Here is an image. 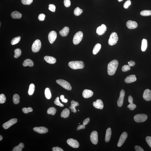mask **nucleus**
Returning a JSON list of instances; mask_svg holds the SVG:
<instances>
[{
    "label": "nucleus",
    "mask_w": 151,
    "mask_h": 151,
    "mask_svg": "<svg viewBox=\"0 0 151 151\" xmlns=\"http://www.w3.org/2000/svg\"><path fill=\"white\" fill-rule=\"evenodd\" d=\"M118 62L116 60H114L110 62L107 66V73L109 75L115 74L118 65Z\"/></svg>",
    "instance_id": "nucleus-1"
},
{
    "label": "nucleus",
    "mask_w": 151,
    "mask_h": 151,
    "mask_svg": "<svg viewBox=\"0 0 151 151\" xmlns=\"http://www.w3.org/2000/svg\"><path fill=\"white\" fill-rule=\"evenodd\" d=\"M68 65L73 70H77L83 69L85 65L83 62L82 61H74L70 62Z\"/></svg>",
    "instance_id": "nucleus-2"
},
{
    "label": "nucleus",
    "mask_w": 151,
    "mask_h": 151,
    "mask_svg": "<svg viewBox=\"0 0 151 151\" xmlns=\"http://www.w3.org/2000/svg\"><path fill=\"white\" fill-rule=\"evenodd\" d=\"M83 37V34L81 31L78 32L74 36L73 42L74 44L77 45L82 41Z\"/></svg>",
    "instance_id": "nucleus-3"
},
{
    "label": "nucleus",
    "mask_w": 151,
    "mask_h": 151,
    "mask_svg": "<svg viewBox=\"0 0 151 151\" xmlns=\"http://www.w3.org/2000/svg\"><path fill=\"white\" fill-rule=\"evenodd\" d=\"M118 40V37L116 33L114 32L110 35L108 40L109 44L113 46L116 44Z\"/></svg>",
    "instance_id": "nucleus-4"
},
{
    "label": "nucleus",
    "mask_w": 151,
    "mask_h": 151,
    "mask_svg": "<svg viewBox=\"0 0 151 151\" xmlns=\"http://www.w3.org/2000/svg\"><path fill=\"white\" fill-rule=\"evenodd\" d=\"M57 83L61 86L63 88L68 90H72V87L70 84L66 81L60 79L56 80Z\"/></svg>",
    "instance_id": "nucleus-5"
},
{
    "label": "nucleus",
    "mask_w": 151,
    "mask_h": 151,
    "mask_svg": "<svg viewBox=\"0 0 151 151\" xmlns=\"http://www.w3.org/2000/svg\"><path fill=\"white\" fill-rule=\"evenodd\" d=\"M41 41L39 40H36L34 42L32 45V51L34 53H36L39 51L41 49Z\"/></svg>",
    "instance_id": "nucleus-6"
},
{
    "label": "nucleus",
    "mask_w": 151,
    "mask_h": 151,
    "mask_svg": "<svg viewBox=\"0 0 151 151\" xmlns=\"http://www.w3.org/2000/svg\"><path fill=\"white\" fill-rule=\"evenodd\" d=\"M147 118V115L145 114H139L134 116V119L137 122H145Z\"/></svg>",
    "instance_id": "nucleus-7"
},
{
    "label": "nucleus",
    "mask_w": 151,
    "mask_h": 151,
    "mask_svg": "<svg viewBox=\"0 0 151 151\" xmlns=\"http://www.w3.org/2000/svg\"><path fill=\"white\" fill-rule=\"evenodd\" d=\"M90 139L93 144L96 145L98 142V134L96 131L92 132L90 135Z\"/></svg>",
    "instance_id": "nucleus-8"
},
{
    "label": "nucleus",
    "mask_w": 151,
    "mask_h": 151,
    "mask_svg": "<svg viewBox=\"0 0 151 151\" xmlns=\"http://www.w3.org/2000/svg\"><path fill=\"white\" fill-rule=\"evenodd\" d=\"M67 143L74 148H78L79 146V144L76 140L73 139H70L67 140Z\"/></svg>",
    "instance_id": "nucleus-9"
},
{
    "label": "nucleus",
    "mask_w": 151,
    "mask_h": 151,
    "mask_svg": "<svg viewBox=\"0 0 151 151\" xmlns=\"http://www.w3.org/2000/svg\"><path fill=\"white\" fill-rule=\"evenodd\" d=\"M17 122V120L16 118L12 119L8 122L3 124V127L5 129H7L9 128L11 126L16 124Z\"/></svg>",
    "instance_id": "nucleus-10"
},
{
    "label": "nucleus",
    "mask_w": 151,
    "mask_h": 151,
    "mask_svg": "<svg viewBox=\"0 0 151 151\" xmlns=\"http://www.w3.org/2000/svg\"><path fill=\"white\" fill-rule=\"evenodd\" d=\"M128 136V134L126 132H124L121 135L120 138L117 144V146L120 147L125 142Z\"/></svg>",
    "instance_id": "nucleus-11"
},
{
    "label": "nucleus",
    "mask_w": 151,
    "mask_h": 151,
    "mask_svg": "<svg viewBox=\"0 0 151 151\" xmlns=\"http://www.w3.org/2000/svg\"><path fill=\"white\" fill-rule=\"evenodd\" d=\"M125 95V91L123 90H122L120 92V97L117 101V105L119 107H122L123 105Z\"/></svg>",
    "instance_id": "nucleus-12"
},
{
    "label": "nucleus",
    "mask_w": 151,
    "mask_h": 151,
    "mask_svg": "<svg viewBox=\"0 0 151 151\" xmlns=\"http://www.w3.org/2000/svg\"><path fill=\"white\" fill-rule=\"evenodd\" d=\"M57 38V33L56 32L53 31L49 34L48 39L50 43L52 44Z\"/></svg>",
    "instance_id": "nucleus-13"
},
{
    "label": "nucleus",
    "mask_w": 151,
    "mask_h": 151,
    "mask_svg": "<svg viewBox=\"0 0 151 151\" xmlns=\"http://www.w3.org/2000/svg\"><path fill=\"white\" fill-rule=\"evenodd\" d=\"M143 97L146 101H150L151 100V91L147 89L144 92Z\"/></svg>",
    "instance_id": "nucleus-14"
},
{
    "label": "nucleus",
    "mask_w": 151,
    "mask_h": 151,
    "mask_svg": "<svg viewBox=\"0 0 151 151\" xmlns=\"http://www.w3.org/2000/svg\"><path fill=\"white\" fill-rule=\"evenodd\" d=\"M107 29V27L104 24H102L101 26L97 28L96 33L98 35H101L105 33Z\"/></svg>",
    "instance_id": "nucleus-15"
},
{
    "label": "nucleus",
    "mask_w": 151,
    "mask_h": 151,
    "mask_svg": "<svg viewBox=\"0 0 151 151\" xmlns=\"http://www.w3.org/2000/svg\"><path fill=\"white\" fill-rule=\"evenodd\" d=\"M35 132L40 134H44L48 132L47 128L43 127H35L33 128Z\"/></svg>",
    "instance_id": "nucleus-16"
},
{
    "label": "nucleus",
    "mask_w": 151,
    "mask_h": 151,
    "mask_svg": "<svg viewBox=\"0 0 151 151\" xmlns=\"http://www.w3.org/2000/svg\"><path fill=\"white\" fill-rule=\"evenodd\" d=\"M93 105L95 108L102 110L104 107L103 102L100 99H98L96 102H93Z\"/></svg>",
    "instance_id": "nucleus-17"
},
{
    "label": "nucleus",
    "mask_w": 151,
    "mask_h": 151,
    "mask_svg": "<svg viewBox=\"0 0 151 151\" xmlns=\"http://www.w3.org/2000/svg\"><path fill=\"white\" fill-rule=\"evenodd\" d=\"M126 25L127 28L130 29L136 28L138 26L137 23L136 22L131 20H129L127 22Z\"/></svg>",
    "instance_id": "nucleus-18"
},
{
    "label": "nucleus",
    "mask_w": 151,
    "mask_h": 151,
    "mask_svg": "<svg viewBox=\"0 0 151 151\" xmlns=\"http://www.w3.org/2000/svg\"><path fill=\"white\" fill-rule=\"evenodd\" d=\"M93 93L92 91L88 89L83 90L82 93L83 97L85 98H88L92 97L93 95Z\"/></svg>",
    "instance_id": "nucleus-19"
},
{
    "label": "nucleus",
    "mask_w": 151,
    "mask_h": 151,
    "mask_svg": "<svg viewBox=\"0 0 151 151\" xmlns=\"http://www.w3.org/2000/svg\"><path fill=\"white\" fill-rule=\"evenodd\" d=\"M137 80L135 75H131L128 76L125 79V81L126 83H129L135 82Z\"/></svg>",
    "instance_id": "nucleus-20"
},
{
    "label": "nucleus",
    "mask_w": 151,
    "mask_h": 151,
    "mask_svg": "<svg viewBox=\"0 0 151 151\" xmlns=\"http://www.w3.org/2000/svg\"><path fill=\"white\" fill-rule=\"evenodd\" d=\"M44 59L47 63L51 64H53L56 63V59L51 56H45L44 57Z\"/></svg>",
    "instance_id": "nucleus-21"
},
{
    "label": "nucleus",
    "mask_w": 151,
    "mask_h": 151,
    "mask_svg": "<svg viewBox=\"0 0 151 151\" xmlns=\"http://www.w3.org/2000/svg\"><path fill=\"white\" fill-rule=\"evenodd\" d=\"M112 131L111 129L110 128H109L107 129L105 138V141L106 142H108L110 140L111 137Z\"/></svg>",
    "instance_id": "nucleus-22"
},
{
    "label": "nucleus",
    "mask_w": 151,
    "mask_h": 151,
    "mask_svg": "<svg viewBox=\"0 0 151 151\" xmlns=\"http://www.w3.org/2000/svg\"><path fill=\"white\" fill-rule=\"evenodd\" d=\"M69 30V28L68 27H65L59 31V34L62 36H66L68 35Z\"/></svg>",
    "instance_id": "nucleus-23"
},
{
    "label": "nucleus",
    "mask_w": 151,
    "mask_h": 151,
    "mask_svg": "<svg viewBox=\"0 0 151 151\" xmlns=\"http://www.w3.org/2000/svg\"><path fill=\"white\" fill-rule=\"evenodd\" d=\"M71 103V106L70 107V109H71L72 112H73L74 113H76L77 110L75 107L79 105V103L78 102H75L74 100H72Z\"/></svg>",
    "instance_id": "nucleus-24"
},
{
    "label": "nucleus",
    "mask_w": 151,
    "mask_h": 151,
    "mask_svg": "<svg viewBox=\"0 0 151 151\" xmlns=\"http://www.w3.org/2000/svg\"><path fill=\"white\" fill-rule=\"evenodd\" d=\"M12 18L14 19H20L22 17V14L18 12L14 11L12 12L11 14Z\"/></svg>",
    "instance_id": "nucleus-25"
},
{
    "label": "nucleus",
    "mask_w": 151,
    "mask_h": 151,
    "mask_svg": "<svg viewBox=\"0 0 151 151\" xmlns=\"http://www.w3.org/2000/svg\"><path fill=\"white\" fill-rule=\"evenodd\" d=\"M70 114V110L68 108H65L62 111L61 116L63 118H67L69 116Z\"/></svg>",
    "instance_id": "nucleus-26"
},
{
    "label": "nucleus",
    "mask_w": 151,
    "mask_h": 151,
    "mask_svg": "<svg viewBox=\"0 0 151 151\" xmlns=\"http://www.w3.org/2000/svg\"><path fill=\"white\" fill-rule=\"evenodd\" d=\"M23 65L24 67H33L34 65V63L31 60L29 59H27L25 60L23 62Z\"/></svg>",
    "instance_id": "nucleus-27"
},
{
    "label": "nucleus",
    "mask_w": 151,
    "mask_h": 151,
    "mask_svg": "<svg viewBox=\"0 0 151 151\" xmlns=\"http://www.w3.org/2000/svg\"><path fill=\"white\" fill-rule=\"evenodd\" d=\"M101 45L99 43H97L95 45L93 50V53L94 55L98 53L101 48Z\"/></svg>",
    "instance_id": "nucleus-28"
},
{
    "label": "nucleus",
    "mask_w": 151,
    "mask_h": 151,
    "mask_svg": "<svg viewBox=\"0 0 151 151\" xmlns=\"http://www.w3.org/2000/svg\"><path fill=\"white\" fill-rule=\"evenodd\" d=\"M147 46V41L146 39H143L142 42L141 49L142 52L145 51Z\"/></svg>",
    "instance_id": "nucleus-29"
},
{
    "label": "nucleus",
    "mask_w": 151,
    "mask_h": 151,
    "mask_svg": "<svg viewBox=\"0 0 151 151\" xmlns=\"http://www.w3.org/2000/svg\"><path fill=\"white\" fill-rule=\"evenodd\" d=\"M35 85L33 83L29 85V89L28 91L29 95H31L34 93L35 90Z\"/></svg>",
    "instance_id": "nucleus-30"
},
{
    "label": "nucleus",
    "mask_w": 151,
    "mask_h": 151,
    "mask_svg": "<svg viewBox=\"0 0 151 151\" xmlns=\"http://www.w3.org/2000/svg\"><path fill=\"white\" fill-rule=\"evenodd\" d=\"M24 147V144L22 143H20L19 145L15 147L13 149V151H21L23 149Z\"/></svg>",
    "instance_id": "nucleus-31"
},
{
    "label": "nucleus",
    "mask_w": 151,
    "mask_h": 151,
    "mask_svg": "<svg viewBox=\"0 0 151 151\" xmlns=\"http://www.w3.org/2000/svg\"><path fill=\"white\" fill-rule=\"evenodd\" d=\"M45 97L47 99H50L51 98V93L49 88H47L45 89Z\"/></svg>",
    "instance_id": "nucleus-32"
},
{
    "label": "nucleus",
    "mask_w": 151,
    "mask_h": 151,
    "mask_svg": "<svg viewBox=\"0 0 151 151\" xmlns=\"http://www.w3.org/2000/svg\"><path fill=\"white\" fill-rule=\"evenodd\" d=\"M20 97L19 95L17 94H15L13 95V103L15 104H18L20 102Z\"/></svg>",
    "instance_id": "nucleus-33"
},
{
    "label": "nucleus",
    "mask_w": 151,
    "mask_h": 151,
    "mask_svg": "<svg viewBox=\"0 0 151 151\" xmlns=\"http://www.w3.org/2000/svg\"><path fill=\"white\" fill-rule=\"evenodd\" d=\"M57 110L54 107H51L48 109L47 113L52 115H54L56 113Z\"/></svg>",
    "instance_id": "nucleus-34"
},
{
    "label": "nucleus",
    "mask_w": 151,
    "mask_h": 151,
    "mask_svg": "<svg viewBox=\"0 0 151 151\" xmlns=\"http://www.w3.org/2000/svg\"><path fill=\"white\" fill-rule=\"evenodd\" d=\"M140 14L143 16H149L151 15V11L150 10H144L141 12Z\"/></svg>",
    "instance_id": "nucleus-35"
},
{
    "label": "nucleus",
    "mask_w": 151,
    "mask_h": 151,
    "mask_svg": "<svg viewBox=\"0 0 151 151\" xmlns=\"http://www.w3.org/2000/svg\"><path fill=\"white\" fill-rule=\"evenodd\" d=\"M83 12V10L78 7H77L75 9L74 13L76 16H78L81 14Z\"/></svg>",
    "instance_id": "nucleus-36"
},
{
    "label": "nucleus",
    "mask_w": 151,
    "mask_h": 151,
    "mask_svg": "<svg viewBox=\"0 0 151 151\" xmlns=\"http://www.w3.org/2000/svg\"><path fill=\"white\" fill-rule=\"evenodd\" d=\"M21 39V38L20 36L16 37L13 38L12 40L11 44L12 45L17 44L19 42Z\"/></svg>",
    "instance_id": "nucleus-37"
},
{
    "label": "nucleus",
    "mask_w": 151,
    "mask_h": 151,
    "mask_svg": "<svg viewBox=\"0 0 151 151\" xmlns=\"http://www.w3.org/2000/svg\"><path fill=\"white\" fill-rule=\"evenodd\" d=\"M14 58H17L21 56L22 52L20 49L17 48L14 50Z\"/></svg>",
    "instance_id": "nucleus-38"
},
{
    "label": "nucleus",
    "mask_w": 151,
    "mask_h": 151,
    "mask_svg": "<svg viewBox=\"0 0 151 151\" xmlns=\"http://www.w3.org/2000/svg\"><path fill=\"white\" fill-rule=\"evenodd\" d=\"M23 112L25 114H27L29 112L33 111V109L31 107H28V108H23L22 109Z\"/></svg>",
    "instance_id": "nucleus-39"
},
{
    "label": "nucleus",
    "mask_w": 151,
    "mask_h": 151,
    "mask_svg": "<svg viewBox=\"0 0 151 151\" xmlns=\"http://www.w3.org/2000/svg\"><path fill=\"white\" fill-rule=\"evenodd\" d=\"M6 101V97L4 94H1L0 95V103H4Z\"/></svg>",
    "instance_id": "nucleus-40"
},
{
    "label": "nucleus",
    "mask_w": 151,
    "mask_h": 151,
    "mask_svg": "<svg viewBox=\"0 0 151 151\" xmlns=\"http://www.w3.org/2000/svg\"><path fill=\"white\" fill-rule=\"evenodd\" d=\"M54 103L55 105L61 107H63L64 105L61 104L59 101V97H58L55 99L54 101Z\"/></svg>",
    "instance_id": "nucleus-41"
},
{
    "label": "nucleus",
    "mask_w": 151,
    "mask_h": 151,
    "mask_svg": "<svg viewBox=\"0 0 151 151\" xmlns=\"http://www.w3.org/2000/svg\"><path fill=\"white\" fill-rule=\"evenodd\" d=\"M33 2V0H21L22 3L24 5H30Z\"/></svg>",
    "instance_id": "nucleus-42"
},
{
    "label": "nucleus",
    "mask_w": 151,
    "mask_h": 151,
    "mask_svg": "<svg viewBox=\"0 0 151 151\" xmlns=\"http://www.w3.org/2000/svg\"><path fill=\"white\" fill-rule=\"evenodd\" d=\"M130 69V67L128 65H125L122 67V71L126 72L128 71Z\"/></svg>",
    "instance_id": "nucleus-43"
},
{
    "label": "nucleus",
    "mask_w": 151,
    "mask_h": 151,
    "mask_svg": "<svg viewBox=\"0 0 151 151\" xmlns=\"http://www.w3.org/2000/svg\"><path fill=\"white\" fill-rule=\"evenodd\" d=\"M48 9L53 12H55L56 9V7L53 4H50L49 5Z\"/></svg>",
    "instance_id": "nucleus-44"
},
{
    "label": "nucleus",
    "mask_w": 151,
    "mask_h": 151,
    "mask_svg": "<svg viewBox=\"0 0 151 151\" xmlns=\"http://www.w3.org/2000/svg\"><path fill=\"white\" fill-rule=\"evenodd\" d=\"M131 4V1L130 0H128L125 2L123 5V7L125 9H127Z\"/></svg>",
    "instance_id": "nucleus-45"
},
{
    "label": "nucleus",
    "mask_w": 151,
    "mask_h": 151,
    "mask_svg": "<svg viewBox=\"0 0 151 151\" xmlns=\"http://www.w3.org/2000/svg\"><path fill=\"white\" fill-rule=\"evenodd\" d=\"M136 107V106L135 104L133 103L130 104L128 106V107L129 108V110H133Z\"/></svg>",
    "instance_id": "nucleus-46"
},
{
    "label": "nucleus",
    "mask_w": 151,
    "mask_h": 151,
    "mask_svg": "<svg viewBox=\"0 0 151 151\" xmlns=\"http://www.w3.org/2000/svg\"><path fill=\"white\" fill-rule=\"evenodd\" d=\"M64 4L66 7H69L71 5V2H70V0H64Z\"/></svg>",
    "instance_id": "nucleus-47"
},
{
    "label": "nucleus",
    "mask_w": 151,
    "mask_h": 151,
    "mask_svg": "<svg viewBox=\"0 0 151 151\" xmlns=\"http://www.w3.org/2000/svg\"><path fill=\"white\" fill-rule=\"evenodd\" d=\"M45 16L44 14L41 13L39 15L38 18L39 21H43L45 20Z\"/></svg>",
    "instance_id": "nucleus-48"
},
{
    "label": "nucleus",
    "mask_w": 151,
    "mask_h": 151,
    "mask_svg": "<svg viewBox=\"0 0 151 151\" xmlns=\"http://www.w3.org/2000/svg\"><path fill=\"white\" fill-rule=\"evenodd\" d=\"M145 139L147 144L151 148V137L147 136L146 137Z\"/></svg>",
    "instance_id": "nucleus-49"
},
{
    "label": "nucleus",
    "mask_w": 151,
    "mask_h": 151,
    "mask_svg": "<svg viewBox=\"0 0 151 151\" xmlns=\"http://www.w3.org/2000/svg\"><path fill=\"white\" fill-rule=\"evenodd\" d=\"M135 148L136 151H144V150L140 146L136 145L135 147Z\"/></svg>",
    "instance_id": "nucleus-50"
},
{
    "label": "nucleus",
    "mask_w": 151,
    "mask_h": 151,
    "mask_svg": "<svg viewBox=\"0 0 151 151\" xmlns=\"http://www.w3.org/2000/svg\"><path fill=\"white\" fill-rule=\"evenodd\" d=\"M60 99L62 100V102H65V103H67L68 101V100L64 98V96L63 95H60Z\"/></svg>",
    "instance_id": "nucleus-51"
},
{
    "label": "nucleus",
    "mask_w": 151,
    "mask_h": 151,
    "mask_svg": "<svg viewBox=\"0 0 151 151\" xmlns=\"http://www.w3.org/2000/svg\"><path fill=\"white\" fill-rule=\"evenodd\" d=\"M90 119L89 118H87L85 119L83 122V124L84 125H86L88 124L90 122Z\"/></svg>",
    "instance_id": "nucleus-52"
},
{
    "label": "nucleus",
    "mask_w": 151,
    "mask_h": 151,
    "mask_svg": "<svg viewBox=\"0 0 151 151\" xmlns=\"http://www.w3.org/2000/svg\"><path fill=\"white\" fill-rule=\"evenodd\" d=\"M52 151H63V149L60 148L58 147H53L52 148Z\"/></svg>",
    "instance_id": "nucleus-53"
},
{
    "label": "nucleus",
    "mask_w": 151,
    "mask_h": 151,
    "mask_svg": "<svg viewBox=\"0 0 151 151\" xmlns=\"http://www.w3.org/2000/svg\"><path fill=\"white\" fill-rule=\"evenodd\" d=\"M85 128V125L83 124V125H79L78 127H77V130H81V129H84Z\"/></svg>",
    "instance_id": "nucleus-54"
},
{
    "label": "nucleus",
    "mask_w": 151,
    "mask_h": 151,
    "mask_svg": "<svg viewBox=\"0 0 151 151\" xmlns=\"http://www.w3.org/2000/svg\"><path fill=\"white\" fill-rule=\"evenodd\" d=\"M128 65L130 67L134 66L135 65V62L133 61H132V60H130V61L128 62Z\"/></svg>",
    "instance_id": "nucleus-55"
},
{
    "label": "nucleus",
    "mask_w": 151,
    "mask_h": 151,
    "mask_svg": "<svg viewBox=\"0 0 151 151\" xmlns=\"http://www.w3.org/2000/svg\"><path fill=\"white\" fill-rule=\"evenodd\" d=\"M128 101L130 104L133 103V99L131 96H129L128 97Z\"/></svg>",
    "instance_id": "nucleus-56"
},
{
    "label": "nucleus",
    "mask_w": 151,
    "mask_h": 151,
    "mask_svg": "<svg viewBox=\"0 0 151 151\" xmlns=\"http://www.w3.org/2000/svg\"><path fill=\"white\" fill-rule=\"evenodd\" d=\"M3 139V137L1 135H0V141H1Z\"/></svg>",
    "instance_id": "nucleus-57"
},
{
    "label": "nucleus",
    "mask_w": 151,
    "mask_h": 151,
    "mask_svg": "<svg viewBox=\"0 0 151 151\" xmlns=\"http://www.w3.org/2000/svg\"><path fill=\"white\" fill-rule=\"evenodd\" d=\"M118 0L119 2H121L123 1V0Z\"/></svg>",
    "instance_id": "nucleus-58"
}]
</instances>
